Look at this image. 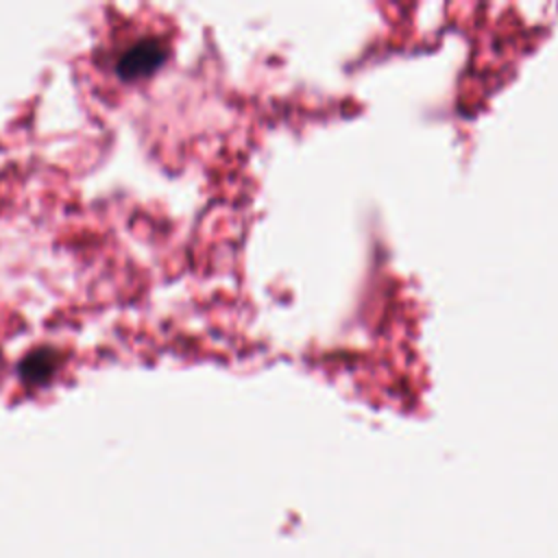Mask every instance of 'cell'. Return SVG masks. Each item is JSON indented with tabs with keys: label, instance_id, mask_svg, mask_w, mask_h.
I'll use <instances>...</instances> for the list:
<instances>
[{
	"label": "cell",
	"instance_id": "7a4b0ae2",
	"mask_svg": "<svg viewBox=\"0 0 558 558\" xmlns=\"http://www.w3.org/2000/svg\"><path fill=\"white\" fill-rule=\"evenodd\" d=\"M59 360H61V353L57 349H50V347L33 349L22 357L17 366L20 377L28 384H44L57 371Z\"/></svg>",
	"mask_w": 558,
	"mask_h": 558
},
{
	"label": "cell",
	"instance_id": "6da1fadb",
	"mask_svg": "<svg viewBox=\"0 0 558 558\" xmlns=\"http://www.w3.org/2000/svg\"><path fill=\"white\" fill-rule=\"evenodd\" d=\"M168 59V50L159 39H140L129 46L116 63V72L122 81H137L150 76Z\"/></svg>",
	"mask_w": 558,
	"mask_h": 558
}]
</instances>
